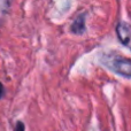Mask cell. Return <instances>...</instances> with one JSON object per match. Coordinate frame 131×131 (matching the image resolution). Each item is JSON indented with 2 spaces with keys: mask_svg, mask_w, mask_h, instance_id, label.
<instances>
[{
  "mask_svg": "<svg viewBox=\"0 0 131 131\" xmlns=\"http://www.w3.org/2000/svg\"><path fill=\"white\" fill-rule=\"evenodd\" d=\"M70 29H71V32H74V34H76V35L84 34V31H85V15H84V14L79 15L78 17L74 21V23L71 24Z\"/></svg>",
  "mask_w": 131,
  "mask_h": 131,
  "instance_id": "cell-3",
  "label": "cell"
},
{
  "mask_svg": "<svg viewBox=\"0 0 131 131\" xmlns=\"http://www.w3.org/2000/svg\"><path fill=\"white\" fill-rule=\"evenodd\" d=\"M116 34H117L118 39L123 45L129 46L131 44V27L128 23H118L116 27Z\"/></svg>",
  "mask_w": 131,
  "mask_h": 131,
  "instance_id": "cell-2",
  "label": "cell"
},
{
  "mask_svg": "<svg viewBox=\"0 0 131 131\" xmlns=\"http://www.w3.org/2000/svg\"><path fill=\"white\" fill-rule=\"evenodd\" d=\"M5 94V89H4V85L1 84V82H0V98H2Z\"/></svg>",
  "mask_w": 131,
  "mask_h": 131,
  "instance_id": "cell-6",
  "label": "cell"
},
{
  "mask_svg": "<svg viewBox=\"0 0 131 131\" xmlns=\"http://www.w3.org/2000/svg\"><path fill=\"white\" fill-rule=\"evenodd\" d=\"M15 131H24V124L22 122H17L15 127Z\"/></svg>",
  "mask_w": 131,
  "mask_h": 131,
  "instance_id": "cell-5",
  "label": "cell"
},
{
  "mask_svg": "<svg viewBox=\"0 0 131 131\" xmlns=\"http://www.w3.org/2000/svg\"><path fill=\"white\" fill-rule=\"evenodd\" d=\"M101 62L116 74L131 78V60L117 55H105L102 57Z\"/></svg>",
  "mask_w": 131,
  "mask_h": 131,
  "instance_id": "cell-1",
  "label": "cell"
},
{
  "mask_svg": "<svg viewBox=\"0 0 131 131\" xmlns=\"http://www.w3.org/2000/svg\"><path fill=\"white\" fill-rule=\"evenodd\" d=\"M12 0H0V27L6 20V16L10 9Z\"/></svg>",
  "mask_w": 131,
  "mask_h": 131,
  "instance_id": "cell-4",
  "label": "cell"
}]
</instances>
